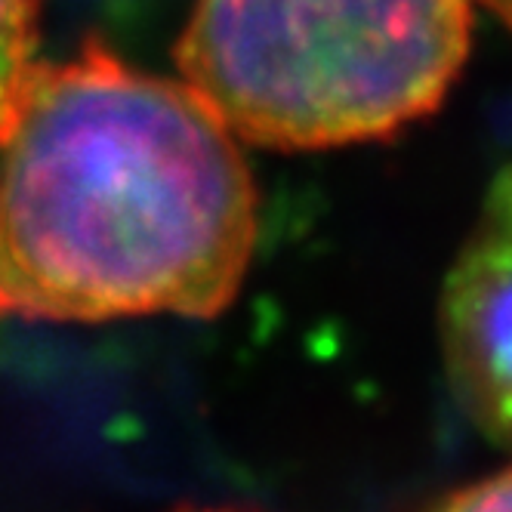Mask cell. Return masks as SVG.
Returning <instances> with one entry per match:
<instances>
[{"label":"cell","mask_w":512,"mask_h":512,"mask_svg":"<svg viewBox=\"0 0 512 512\" xmlns=\"http://www.w3.org/2000/svg\"><path fill=\"white\" fill-rule=\"evenodd\" d=\"M438 340L463 411L512 451V164L491 182L445 278Z\"/></svg>","instance_id":"cell-3"},{"label":"cell","mask_w":512,"mask_h":512,"mask_svg":"<svg viewBox=\"0 0 512 512\" xmlns=\"http://www.w3.org/2000/svg\"><path fill=\"white\" fill-rule=\"evenodd\" d=\"M475 4H482V7L491 10L503 25L512 28V0H475Z\"/></svg>","instance_id":"cell-6"},{"label":"cell","mask_w":512,"mask_h":512,"mask_svg":"<svg viewBox=\"0 0 512 512\" xmlns=\"http://www.w3.org/2000/svg\"><path fill=\"white\" fill-rule=\"evenodd\" d=\"M432 512H512V466L442 497Z\"/></svg>","instance_id":"cell-5"},{"label":"cell","mask_w":512,"mask_h":512,"mask_svg":"<svg viewBox=\"0 0 512 512\" xmlns=\"http://www.w3.org/2000/svg\"><path fill=\"white\" fill-rule=\"evenodd\" d=\"M241 139L186 84L90 41L38 65L0 149V318H216L260 198Z\"/></svg>","instance_id":"cell-1"},{"label":"cell","mask_w":512,"mask_h":512,"mask_svg":"<svg viewBox=\"0 0 512 512\" xmlns=\"http://www.w3.org/2000/svg\"><path fill=\"white\" fill-rule=\"evenodd\" d=\"M41 0H0V149L19 124L38 71Z\"/></svg>","instance_id":"cell-4"},{"label":"cell","mask_w":512,"mask_h":512,"mask_svg":"<svg viewBox=\"0 0 512 512\" xmlns=\"http://www.w3.org/2000/svg\"><path fill=\"white\" fill-rule=\"evenodd\" d=\"M204 512H229V509H204Z\"/></svg>","instance_id":"cell-7"},{"label":"cell","mask_w":512,"mask_h":512,"mask_svg":"<svg viewBox=\"0 0 512 512\" xmlns=\"http://www.w3.org/2000/svg\"><path fill=\"white\" fill-rule=\"evenodd\" d=\"M475 0H195L176 65L223 124L275 152L386 139L432 115Z\"/></svg>","instance_id":"cell-2"}]
</instances>
